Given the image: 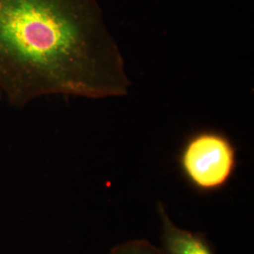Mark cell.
<instances>
[{
  "label": "cell",
  "instance_id": "obj_4",
  "mask_svg": "<svg viewBox=\"0 0 254 254\" xmlns=\"http://www.w3.org/2000/svg\"><path fill=\"white\" fill-rule=\"evenodd\" d=\"M109 254H163L160 248L146 239H132L114 246Z\"/></svg>",
  "mask_w": 254,
  "mask_h": 254
},
{
  "label": "cell",
  "instance_id": "obj_1",
  "mask_svg": "<svg viewBox=\"0 0 254 254\" xmlns=\"http://www.w3.org/2000/svg\"><path fill=\"white\" fill-rule=\"evenodd\" d=\"M130 87L96 0H0V91L11 106L46 95L117 98Z\"/></svg>",
  "mask_w": 254,
  "mask_h": 254
},
{
  "label": "cell",
  "instance_id": "obj_2",
  "mask_svg": "<svg viewBox=\"0 0 254 254\" xmlns=\"http://www.w3.org/2000/svg\"><path fill=\"white\" fill-rule=\"evenodd\" d=\"M180 164L186 177L197 189L218 190L227 184L236 170V148L223 134L203 131L187 141Z\"/></svg>",
  "mask_w": 254,
  "mask_h": 254
},
{
  "label": "cell",
  "instance_id": "obj_3",
  "mask_svg": "<svg viewBox=\"0 0 254 254\" xmlns=\"http://www.w3.org/2000/svg\"><path fill=\"white\" fill-rule=\"evenodd\" d=\"M161 223V247L163 254H216L206 236L176 226L161 201L157 202Z\"/></svg>",
  "mask_w": 254,
  "mask_h": 254
}]
</instances>
